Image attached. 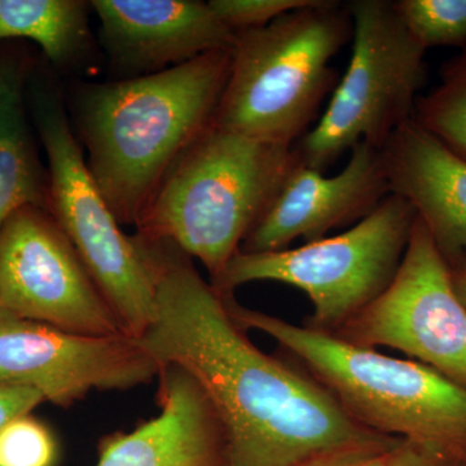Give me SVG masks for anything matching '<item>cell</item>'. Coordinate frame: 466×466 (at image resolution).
Returning a JSON list of instances; mask_svg holds the SVG:
<instances>
[{"instance_id":"ac0fdd59","label":"cell","mask_w":466,"mask_h":466,"mask_svg":"<svg viewBox=\"0 0 466 466\" xmlns=\"http://www.w3.org/2000/svg\"><path fill=\"white\" fill-rule=\"evenodd\" d=\"M413 121L466 161V50L444 64L437 87L420 95Z\"/></svg>"},{"instance_id":"6da1fadb","label":"cell","mask_w":466,"mask_h":466,"mask_svg":"<svg viewBox=\"0 0 466 466\" xmlns=\"http://www.w3.org/2000/svg\"><path fill=\"white\" fill-rule=\"evenodd\" d=\"M137 236L157 299L140 342L159 367L182 368L200 385L222 428L226 466H299L330 451L400 441L359 425L317 380L257 348L188 254Z\"/></svg>"},{"instance_id":"8fae6325","label":"cell","mask_w":466,"mask_h":466,"mask_svg":"<svg viewBox=\"0 0 466 466\" xmlns=\"http://www.w3.org/2000/svg\"><path fill=\"white\" fill-rule=\"evenodd\" d=\"M161 367L139 339L87 336L29 320L0 308V383L39 392L69 407L91 391L128 390Z\"/></svg>"},{"instance_id":"44dd1931","label":"cell","mask_w":466,"mask_h":466,"mask_svg":"<svg viewBox=\"0 0 466 466\" xmlns=\"http://www.w3.org/2000/svg\"><path fill=\"white\" fill-rule=\"evenodd\" d=\"M314 0H210L211 11L233 33L260 29Z\"/></svg>"},{"instance_id":"d6986e66","label":"cell","mask_w":466,"mask_h":466,"mask_svg":"<svg viewBox=\"0 0 466 466\" xmlns=\"http://www.w3.org/2000/svg\"><path fill=\"white\" fill-rule=\"evenodd\" d=\"M395 14L424 50H466V0H397Z\"/></svg>"},{"instance_id":"cb8c5ba5","label":"cell","mask_w":466,"mask_h":466,"mask_svg":"<svg viewBox=\"0 0 466 466\" xmlns=\"http://www.w3.org/2000/svg\"><path fill=\"white\" fill-rule=\"evenodd\" d=\"M447 460L449 459L400 441L391 451L390 466H450Z\"/></svg>"},{"instance_id":"30bf717a","label":"cell","mask_w":466,"mask_h":466,"mask_svg":"<svg viewBox=\"0 0 466 466\" xmlns=\"http://www.w3.org/2000/svg\"><path fill=\"white\" fill-rule=\"evenodd\" d=\"M0 308L67 332L125 333L47 208H20L0 231Z\"/></svg>"},{"instance_id":"4fadbf2b","label":"cell","mask_w":466,"mask_h":466,"mask_svg":"<svg viewBox=\"0 0 466 466\" xmlns=\"http://www.w3.org/2000/svg\"><path fill=\"white\" fill-rule=\"evenodd\" d=\"M103 47L121 79L156 75L211 52L236 34L200 0H94Z\"/></svg>"},{"instance_id":"7402d4cb","label":"cell","mask_w":466,"mask_h":466,"mask_svg":"<svg viewBox=\"0 0 466 466\" xmlns=\"http://www.w3.org/2000/svg\"><path fill=\"white\" fill-rule=\"evenodd\" d=\"M398 443L330 451L299 466H390L391 451Z\"/></svg>"},{"instance_id":"7a4b0ae2","label":"cell","mask_w":466,"mask_h":466,"mask_svg":"<svg viewBox=\"0 0 466 466\" xmlns=\"http://www.w3.org/2000/svg\"><path fill=\"white\" fill-rule=\"evenodd\" d=\"M232 50L156 75L85 84L73 116L86 164L121 226H137L177 159L214 124Z\"/></svg>"},{"instance_id":"3957f363","label":"cell","mask_w":466,"mask_h":466,"mask_svg":"<svg viewBox=\"0 0 466 466\" xmlns=\"http://www.w3.org/2000/svg\"><path fill=\"white\" fill-rule=\"evenodd\" d=\"M226 305L242 329L267 334L299 359L359 425L441 458L466 452V386L412 359L244 308L233 296Z\"/></svg>"},{"instance_id":"5b68a950","label":"cell","mask_w":466,"mask_h":466,"mask_svg":"<svg viewBox=\"0 0 466 466\" xmlns=\"http://www.w3.org/2000/svg\"><path fill=\"white\" fill-rule=\"evenodd\" d=\"M352 36L348 5L314 0L260 29L236 34L214 126L293 147L337 86L330 63Z\"/></svg>"},{"instance_id":"484cf974","label":"cell","mask_w":466,"mask_h":466,"mask_svg":"<svg viewBox=\"0 0 466 466\" xmlns=\"http://www.w3.org/2000/svg\"><path fill=\"white\" fill-rule=\"evenodd\" d=\"M208 466H219V465H218V464H213V465H208Z\"/></svg>"},{"instance_id":"52a82bcc","label":"cell","mask_w":466,"mask_h":466,"mask_svg":"<svg viewBox=\"0 0 466 466\" xmlns=\"http://www.w3.org/2000/svg\"><path fill=\"white\" fill-rule=\"evenodd\" d=\"M416 219L410 202L390 193L370 216L339 235L265 253L238 250L210 284L222 294L253 281L297 288L314 308L309 327L336 333L391 283Z\"/></svg>"},{"instance_id":"ffe728a7","label":"cell","mask_w":466,"mask_h":466,"mask_svg":"<svg viewBox=\"0 0 466 466\" xmlns=\"http://www.w3.org/2000/svg\"><path fill=\"white\" fill-rule=\"evenodd\" d=\"M57 455L54 434L30 413L0 429V466H55Z\"/></svg>"},{"instance_id":"7c38bea8","label":"cell","mask_w":466,"mask_h":466,"mask_svg":"<svg viewBox=\"0 0 466 466\" xmlns=\"http://www.w3.org/2000/svg\"><path fill=\"white\" fill-rule=\"evenodd\" d=\"M390 193L381 149L370 144L350 150L348 164L334 177L299 161L240 251L265 253L287 249L299 238L320 240L339 227L357 225Z\"/></svg>"},{"instance_id":"d4e9b609","label":"cell","mask_w":466,"mask_h":466,"mask_svg":"<svg viewBox=\"0 0 466 466\" xmlns=\"http://www.w3.org/2000/svg\"><path fill=\"white\" fill-rule=\"evenodd\" d=\"M446 259L450 266L451 276H452L456 293H458L460 299H461L466 308V250L455 254V256L447 257Z\"/></svg>"},{"instance_id":"277c9868","label":"cell","mask_w":466,"mask_h":466,"mask_svg":"<svg viewBox=\"0 0 466 466\" xmlns=\"http://www.w3.org/2000/svg\"><path fill=\"white\" fill-rule=\"evenodd\" d=\"M299 162L294 146L210 126L168 170L137 233L173 242L214 284Z\"/></svg>"},{"instance_id":"603a6c76","label":"cell","mask_w":466,"mask_h":466,"mask_svg":"<svg viewBox=\"0 0 466 466\" xmlns=\"http://www.w3.org/2000/svg\"><path fill=\"white\" fill-rule=\"evenodd\" d=\"M42 401L39 392L0 383V429L16 417L27 415Z\"/></svg>"},{"instance_id":"e0dca14e","label":"cell","mask_w":466,"mask_h":466,"mask_svg":"<svg viewBox=\"0 0 466 466\" xmlns=\"http://www.w3.org/2000/svg\"><path fill=\"white\" fill-rule=\"evenodd\" d=\"M90 9L82 0H0V41L30 39L54 66H81L94 50Z\"/></svg>"},{"instance_id":"2e32d148","label":"cell","mask_w":466,"mask_h":466,"mask_svg":"<svg viewBox=\"0 0 466 466\" xmlns=\"http://www.w3.org/2000/svg\"><path fill=\"white\" fill-rule=\"evenodd\" d=\"M26 79L23 61L0 57V231L20 208L50 205V177L27 122Z\"/></svg>"},{"instance_id":"9a60e30c","label":"cell","mask_w":466,"mask_h":466,"mask_svg":"<svg viewBox=\"0 0 466 466\" xmlns=\"http://www.w3.org/2000/svg\"><path fill=\"white\" fill-rule=\"evenodd\" d=\"M391 193L415 208L444 257L466 250V161L413 119L381 148Z\"/></svg>"},{"instance_id":"8992f818","label":"cell","mask_w":466,"mask_h":466,"mask_svg":"<svg viewBox=\"0 0 466 466\" xmlns=\"http://www.w3.org/2000/svg\"><path fill=\"white\" fill-rule=\"evenodd\" d=\"M33 116L48 161V211L81 257L122 329L140 339L157 311L152 268L137 235L128 236L86 164L60 91L32 87Z\"/></svg>"},{"instance_id":"ba28073f","label":"cell","mask_w":466,"mask_h":466,"mask_svg":"<svg viewBox=\"0 0 466 466\" xmlns=\"http://www.w3.org/2000/svg\"><path fill=\"white\" fill-rule=\"evenodd\" d=\"M349 66L317 126L294 144L305 167L324 173L359 143L381 149L413 119L426 78V50L389 0H354Z\"/></svg>"},{"instance_id":"9c48e42d","label":"cell","mask_w":466,"mask_h":466,"mask_svg":"<svg viewBox=\"0 0 466 466\" xmlns=\"http://www.w3.org/2000/svg\"><path fill=\"white\" fill-rule=\"evenodd\" d=\"M334 334L361 348L398 350L466 386V308L419 217L391 283Z\"/></svg>"},{"instance_id":"5bb4252c","label":"cell","mask_w":466,"mask_h":466,"mask_svg":"<svg viewBox=\"0 0 466 466\" xmlns=\"http://www.w3.org/2000/svg\"><path fill=\"white\" fill-rule=\"evenodd\" d=\"M159 413L127 434L110 437L96 466L217 464L225 437L200 385L182 368L159 370Z\"/></svg>"}]
</instances>
